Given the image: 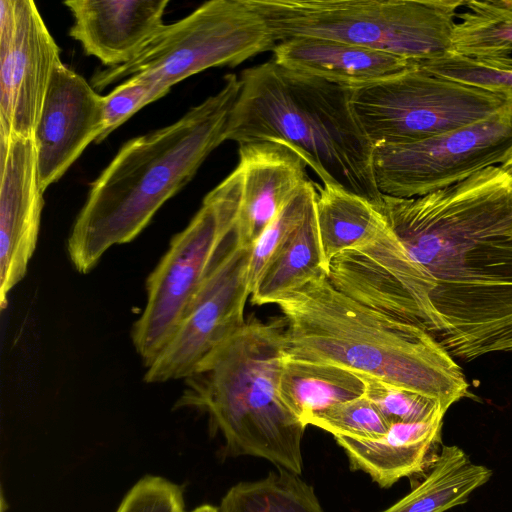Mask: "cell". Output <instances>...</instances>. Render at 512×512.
Wrapping results in <instances>:
<instances>
[{
    "mask_svg": "<svg viewBox=\"0 0 512 512\" xmlns=\"http://www.w3.org/2000/svg\"><path fill=\"white\" fill-rule=\"evenodd\" d=\"M242 177L236 167L203 199L146 280L147 302L133 324L134 348L148 368L168 343L237 225Z\"/></svg>",
    "mask_w": 512,
    "mask_h": 512,
    "instance_id": "obj_8",
    "label": "cell"
},
{
    "mask_svg": "<svg viewBox=\"0 0 512 512\" xmlns=\"http://www.w3.org/2000/svg\"><path fill=\"white\" fill-rule=\"evenodd\" d=\"M240 91L235 74L221 89L163 128L127 141L91 184L67 240L71 263L90 272L112 246L132 241L194 177L221 143Z\"/></svg>",
    "mask_w": 512,
    "mask_h": 512,
    "instance_id": "obj_2",
    "label": "cell"
},
{
    "mask_svg": "<svg viewBox=\"0 0 512 512\" xmlns=\"http://www.w3.org/2000/svg\"><path fill=\"white\" fill-rule=\"evenodd\" d=\"M427 72L462 83L506 92L512 101V58L502 61H478L447 54L415 62Z\"/></svg>",
    "mask_w": 512,
    "mask_h": 512,
    "instance_id": "obj_29",
    "label": "cell"
},
{
    "mask_svg": "<svg viewBox=\"0 0 512 512\" xmlns=\"http://www.w3.org/2000/svg\"><path fill=\"white\" fill-rule=\"evenodd\" d=\"M168 0H69V35L87 55L116 67L134 58L164 25Z\"/></svg>",
    "mask_w": 512,
    "mask_h": 512,
    "instance_id": "obj_17",
    "label": "cell"
},
{
    "mask_svg": "<svg viewBox=\"0 0 512 512\" xmlns=\"http://www.w3.org/2000/svg\"><path fill=\"white\" fill-rule=\"evenodd\" d=\"M444 415L417 423H395L376 441L334 437L350 468L366 473L382 488L426 472L436 455Z\"/></svg>",
    "mask_w": 512,
    "mask_h": 512,
    "instance_id": "obj_19",
    "label": "cell"
},
{
    "mask_svg": "<svg viewBox=\"0 0 512 512\" xmlns=\"http://www.w3.org/2000/svg\"><path fill=\"white\" fill-rule=\"evenodd\" d=\"M512 151V108L424 140L375 146L373 170L381 194L412 198L503 165Z\"/></svg>",
    "mask_w": 512,
    "mask_h": 512,
    "instance_id": "obj_10",
    "label": "cell"
},
{
    "mask_svg": "<svg viewBox=\"0 0 512 512\" xmlns=\"http://www.w3.org/2000/svg\"><path fill=\"white\" fill-rule=\"evenodd\" d=\"M187 512H219V508L211 504H202L194 508L193 510Z\"/></svg>",
    "mask_w": 512,
    "mask_h": 512,
    "instance_id": "obj_32",
    "label": "cell"
},
{
    "mask_svg": "<svg viewBox=\"0 0 512 512\" xmlns=\"http://www.w3.org/2000/svg\"><path fill=\"white\" fill-rule=\"evenodd\" d=\"M507 165H512V151H511L510 156L507 159V161L503 165H500V166H507Z\"/></svg>",
    "mask_w": 512,
    "mask_h": 512,
    "instance_id": "obj_33",
    "label": "cell"
},
{
    "mask_svg": "<svg viewBox=\"0 0 512 512\" xmlns=\"http://www.w3.org/2000/svg\"><path fill=\"white\" fill-rule=\"evenodd\" d=\"M292 359L333 364L436 399L447 411L468 393L462 369L425 329L369 308L322 273L276 303Z\"/></svg>",
    "mask_w": 512,
    "mask_h": 512,
    "instance_id": "obj_3",
    "label": "cell"
},
{
    "mask_svg": "<svg viewBox=\"0 0 512 512\" xmlns=\"http://www.w3.org/2000/svg\"><path fill=\"white\" fill-rule=\"evenodd\" d=\"M242 190L237 232L242 245L253 247L284 205L308 180L305 160L278 141L239 145Z\"/></svg>",
    "mask_w": 512,
    "mask_h": 512,
    "instance_id": "obj_16",
    "label": "cell"
},
{
    "mask_svg": "<svg viewBox=\"0 0 512 512\" xmlns=\"http://www.w3.org/2000/svg\"><path fill=\"white\" fill-rule=\"evenodd\" d=\"M60 49L31 0L0 1V137L33 138Z\"/></svg>",
    "mask_w": 512,
    "mask_h": 512,
    "instance_id": "obj_13",
    "label": "cell"
},
{
    "mask_svg": "<svg viewBox=\"0 0 512 512\" xmlns=\"http://www.w3.org/2000/svg\"><path fill=\"white\" fill-rule=\"evenodd\" d=\"M512 176V165L501 166Z\"/></svg>",
    "mask_w": 512,
    "mask_h": 512,
    "instance_id": "obj_34",
    "label": "cell"
},
{
    "mask_svg": "<svg viewBox=\"0 0 512 512\" xmlns=\"http://www.w3.org/2000/svg\"><path fill=\"white\" fill-rule=\"evenodd\" d=\"M491 475L488 467L472 462L458 446L443 445L423 480L381 512H446L467 502Z\"/></svg>",
    "mask_w": 512,
    "mask_h": 512,
    "instance_id": "obj_22",
    "label": "cell"
},
{
    "mask_svg": "<svg viewBox=\"0 0 512 512\" xmlns=\"http://www.w3.org/2000/svg\"><path fill=\"white\" fill-rule=\"evenodd\" d=\"M218 508L219 512H325L313 487L282 468L259 480L235 484Z\"/></svg>",
    "mask_w": 512,
    "mask_h": 512,
    "instance_id": "obj_25",
    "label": "cell"
},
{
    "mask_svg": "<svg viewBox=\"0 0 512 512\" xmlns=\"http://www.w3.org/2000/svg\"><path fill=\"white\" fill-rule=\"evenodd\" d=\"M315 215L326 273L335 256L374 241L388 227L377 205L329 184L317 193Z\"/></svg>",
    "mask_w": 512,
    "mask_h": 512,
    "instance_id": "obj_20",
    "label": "cell"
},
{
    "mask_svg": "<svg viewBox=\"0 0 512 512\" xmlns=\"http://www.w3.org/2000/svg\"><path fill=\"white\" fill-rule=\"evenodd\" d=\"M0 307L25 276L34 253L43 208L33 138L0 137Z\"/></svg>",
    "mask_w": 512,
    "mask_h": 512,
    "instance_id": "obj_15",
    "label": "cell"
},
{
    "mask_svg": "<svg viewBox=\"0 0 512 512\" xmlns=\"http://www.w3.org/2000/svg\"><path fill=\"white\" fill-rule=\"evenodd\" d=\"M351 106L375 147L412 143L485 121L512 108V101L504 91L437 76L415 64L353 89Z\"/></svg>",
    "mask_w": 512,
    "mask_h": 512,
    "instance_id": "obj_9",
    "label": "cell"
},
{
    "mask_svg": "<svg viewBox=\"0 0 512 512\" xmlns=\"http://www.w3.org/2000/svg\"><path fill=\"white\" fill-rule=\"evenodd\" d=\"M115 512H185L183 489L164 477L145 475L128 490Z\"/></svg>",
    "mask_w": 512,
    "mask_h": 512,
    "instance_id": "obj_31",
    "label": "cell"
},
{
    "mask_svg": "<svg viewBox=\"0 0 512 512\" xmlns=\"http://www.w3.org/2000/svg\"><path fill=\"white\" fill-rule=\"evenodd\" d=\"M322 273H326V266L314 202L302 224L260 275L251 293V302L254 305L276 304Z\"/></svg>",
    "mask_w": 512,
    "mask_h": 512,
    "instance_id": "obj_23",
    "label": "cell"
},
{
    "mask_svg": "<svg viewBox=\"0 0 512 512\" xmlns=\"http://www.w3.org/2000/svg\"><path fill=\"white\" fill-rule=\"evenodd\" d=\"M251 251L236 225L176 331L146 368V383L185 379L245 323Z\"/></svg>",
    "mask_w": 512,
    "mask_h": 512,
    "instance_id": "obj_11",
    "label": "cell"
},
{
    "mask_svg": "<svg viewBox=\"0 0 512 512\" xmlns=\"http://www.w3.org/2000/svg\"><path fill=\"white\" fill-rule=\"evenodd\" d=\"M224 139L278 141L321 179L379 206L374 146L351 106L353 89L288 69L273 59L242 71Z\"/></svg>",
    "mask_w": 512,
    "mask_h": 512,
    "instance_id": "obj_4",
    "label": "cell"
},
{
    "mask_svg": "<svg viewBox=\"0 0 512 512\" xmlns=\"http://www.w3.org/2000/svg\"><path fill=\"white\" fill-rule=\"evenodd\" d=\"M275 45L264 19L247 0H211L164 24L129 62L96 72L91 85L102 90L144 75L171 89L206 69L237 66Z\"/></svg>",
    "mask_w": 512,
    "mask_h": 512,
    "instance_id": "obj_7",
    "label": "cell"
},
{
    "mask_svg": "<svg viewBox=\"0 0 512 512\" xmlns=\"http://www.w3.org/2000/svg\"><path fill=\"white\" fill-rule=\"evenodd\" d=\"M316 196L314 185L307 180L255 242L247 270L250 294L264 269L302 224Z\"/></svg>",
    "mask_w": 512,
    "mask_h": 512,
    "instance_id": "obj_26",
    "label": "cell"
},
{
    "mask_svg": "<svg viewBox=\"0 0 512 512\" xmlns=\"http://www.w3.org/2000/svg\"><path fill=\"white\" fill-rule=\"evenodd\" d=\"M363 380L354 372L328 363L286 356L279 395L286 408L304 425L326 409L364 395Z\"/></svg>",
    "mask_w": 512,
    "mask_h": 512,
    "instance_id": "obj_21",
    "label": "cell"
},
{
    "mask_svg": "<svg viewBox=\"0 0 512 512\" xmlns=\"http://www.w3.org/2000/svg\"><path fill=\"white\" fill-rule=\"evenodd\" d=\"M278 64L351 89L377 83L412 68L414 62L341 41L300 37L277 43Z\"/></svg>",
    "mask_w": 512,
    "mask_h": 512,
    "instance_id": "obj_18",
    "label": "cell"
},
{
    "mask_svg": "<svg viewBox=\"0 0 512 512\" xmlns=\"http://www.w3.org/2000/svg\"><path fill=\"white\" fill-rule=\"evenodd\" d=\"M326 275L338 291L369 308L419 326L437 340L443 331L430 300L432 280L389 226L374 241L335 256Z\"/></svg>",
    "mask_w": 512,
    "mask_h": 512,
    "instance_id": "obj_12",
    "label": "cell"
},
{
    "mask_svg": "<svg viewBox=\"0 0 512 512\" xmlns=\"http://www.w3.org/2000/svg\"><path fill=\"white\" fill-rule=\"evenodd\" d=\"M378 208L433 282L444 348L466 361L512 353V176L491 166L426 195L382 194Z\"/></svg>",
    "mask_w": 512,
    "mask_h": 512,
    "instance_id": "obj_1",
    "label": "cell"
},
{
    "mask_svg": "<svg viewBox=\"0 0 512 512\" xmlns=\"http://www.w3.org/2000/svg\"><path fill=\"white\" fill-rule=\"evenodd\" d=\"M103 132V96L60 61L33 134L40 185L58 181Z\"/></svg>",
    "mask_w": 512,
    "mask_h": 512,
    "instance_id": "obj_14",
    "label": "cell"
},
{
    "mask_svg": "<svg viewBox=\"0 0 512 512\" xmlns=\"http://www.w3.org/2000/svg\"><path fill=\"white\" fill-rule=\"evenodd\" d=\"M308 425L318 427L334 437L356 441L379 440L391 426L365 395L326 409L310 419Z\"/></svg>",
    "mask_w": 512,
    "mask_h": 512,
    "instance_id": "obj_27",
    "label": "cell"
},
{
    "mask_svg": "<svg viewBox=\"0 0 512 512\" xmlns=\"http://www.w3.org/2000/svg\"><path fill=\"white\" fill-rule=\"evenodd\" d=\"M511 2H512V0H511Z\"/></svg>",
    "mask_w": 512,
    "mask_h": 512,
    "instance_id": "obj_35",
    "label": "cell"
},
{
    "mask_svg": "<svg viewBox=\"0 0 512 512\" xmlns=\"http://www.w3.org/2000/svg\"><path fill=\"white\" fill-rule=\"evenodd\" d=\"M357 375L364 382V395L390 425L429 421L447 412L434 398L366 375Z\"/></svg>",
    "mask_w": 512,
    "mask_h": 512,
    "instance_id": "obj_28",
    "label": "cell"
},
{
    "mask_svg": "<svg viewBox=\"0 0 512 512\" xmlns=\"http://www.w3.org/2000/svg\"><path fill=\"white\" fill-rule=\"evenodd\" d=\"M277 44L311 37L424 61L451 53L465 0H247Z\"/></svg>",
    "mask_w": 512,
    "mask_h": 512,
    "instance_id": "obj_6",
    "label": "cell"
},
{
    "mask_svg": "<svg viewBox=\"0 0 512 512\" xmlns=\"http://www.w3.org/2000/svg\"><path fill=\"white\" fill-rule=\"evenodd\" d=\"M463 7L450 54L486 62L512 58L511 0H469Z\"/></svg>",
    "mask_w": 512,
    "mask_h": 512,
    "instance_id": "obj_24",
    "label": "cell"
},
{
    "mask_svg": "<svg viewBox=\"0 0 512 512\" xmlns=\"http://www.w3.org/2000/svg\"><path fill=\"white\" fill-rule=\"evenodd\" d=\"M285 330L283 317L245 321L184 379L174 409L205 413L228 454L263 458L300 475L306 426L279 395Z\"/></svg>",
    "mask_w": 512,
    "mask_h": 512,
    "instance_id": "obj_5",
    "label": "cell"
},
{
    "mask_svg": "<svg viewBox=\"0 0 512 512\" xmlns=\"http://www.w3.org/2000/svg\"><path fill=\"white\" fill-rule=\"evenodd\" d=\"M170 91L144 75H134L103 96V132L97 143L127 121L144 106L162 98Z\"/></svg>",
    "mask_w": 512,
    "mask_h": 512,
    "instance_id": "obj_30",
    "label": "cell"
}]
</instances>
